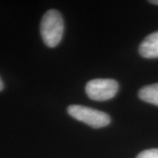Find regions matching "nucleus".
<instances>
[{"label": "nucleus", "mask_w": 158, "mask_h": 158, "mask_svg": "<svg viewBox=\"0 0 158 158\" xmlns=\"http://www.w3.org/2000/svg\"><path fill=\"white\" fill-rule=\"evenodd\" d=\"M64 25L61 13L56 10L46 12L40 22V35L44 43L49 48L56 47L62 40Z\"/></svg>", "instance_id": "f257e3e1"}, {"label": "nucleus", "mask_w": 158, "mask_h": 158, "mask_svg": "<svg viewBox=\"0 0 158 158\" xmlns=\"http://www.w3.org/2000/svg\"><path fill=\"white\" fill-rule=\"evenodd\" d=\"M67 111L72 118L93 128L105 127L111 123V118L107 113L93 108L79 105H71L69 106Z\"/></svg>", "instance_id": "f03ea898"}, {"label": "nucleus", "mask_w": 158, "mask_h": 158, "mask_svg": "<svg viewBox=\"0 0 158 158\" xmlns=\"http://www.w3.org/2000/svg\"><path fill=\"white\" fill-rule=\"evenodd\" d=\"M118 84L113 79H93L85 86V92L90 99L95 101H106L117 94Z\"/></svg>", "instance_id": "7ed1b4c3"}, {"label": "nucleus", "mask_w": 158, "mask_h": 158, "mask_svg": "<svg viewBox=\"0 0 158 158\" xmlns=\"http://www.w3.org/2000/svg\"><path fill=\"white\" fill-rule=\"evenodd\" d=\"M141 56L148 59L158 58V31L148 35L139 47Z\"/></svg>", "instance_id": "20e7f679"}, {"label": "nucleus", "mask_w": 158, "mask_h": 158, "mask_svg": "<svg viewBox=\"0 0 158 158\" xmlns=\"http://www.w3.org/2000/svg\"><path fill=\"white\" fill-rule=\"evenodd\" d=\"M138 96L142 101L158 106V83L142 87L138 92Z\"/></svg>", "instance_id": "39448f33"}, {"label": "nucleus", "mask_w": 158, "mask_h": 158, "mask_svg": "<svg viewBox=\"0 0 158 158\" xmlns=\"http://www.w3.org/2000/svg\"><path fill=\"white\" fill-rule=\"evenodd\" d=\"M136 158H158V148L144 150L140 153Z\"/></svg>", "instance_id": "423d86ee"}, {"label": "nucleus", "mask_w": 158, "mask_h": 158, "mask_svg": "<svg viewBox=\"0 0 158 158\" xmlns=\"http://www.w3.org/2000/svg\"><path fill=\"white\" fill-rule=\"evenodd\" d=\"M4 89V84H3V81H2V79L0 78V91Z\"/></svg>", "instance_id": "0eeeda50"}, {"label": "nucleus", "mask_w": 158, "mask_h": 158, "mask_svg": "<svg viewBox=\"0 0 158 158\" xmlns=\"http://www.w3.org/2000/svg\"><path fill=\"white\" fill-rule=\"evenodd\" d=\"M149 3L154 4V5H158V0H153V1H149Z\"/></svg>", "instance_id": "6e6552de"}]
</instances>
